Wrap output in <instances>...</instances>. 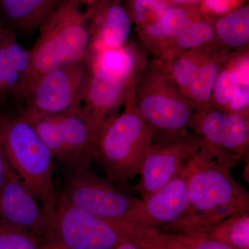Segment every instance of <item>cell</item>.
Returning <instances> with one entry per match:
<instances>
[{
  "mask_svg": "<svg viewBox=\"0 0 249 249\" xmlns=\"http://www.w3.org/2000/svg\"><path fill=\"white\" fill-rule=\"evenodd\" d=\"M235 165L206 144L186 160L188 209L173 230L201 232L232 214L249 211L248 191L232 175Z\"/></svg>",
  "mask_w": 249,
  "mask_h": 249,
  "instance_id": "6da1fadb",
  "label": "cell"
},
{
  "mask_svg": "<svg viewBox=\"0 0 249 249\" xmlns=\"http://www.w3.org/2000/svg\"><path fill=\"white\" fill-rule=\"evenodd\" d=\"M99 0H60L39 28L31 51L30 73L22 100L37 78L67 64L86 60Z\"/></svg>",
  "mask_w": 249,
  "mask_h": 249,
  "instance_id": "7a4b0ae2",
  "label": "cell"
},
{
  "mask_svg": "<svg viewBox=\"0 0 249 249\" xmlns=\"http://www.w3.org/2000/svg\"><path fill=\"white\" fill-rule=\"evenodd\" d=\"M0 138L8 161L54 225L58 196L53 156L22 114L0 110Z\"/></svg>",
  "mask_w": 249,
  "mask_h": 249,
  "instance_id": "3957f363",
  "label": "cell"
},
{
  "mask_svg": "<svg viewBox=\"0 0 249 249\" xmlns=\"http://www.w3.org/2000/svg\"><path fill=\"white\" fill-rule=\"evenodd\" d=\"M124 111L105 123L98 132L94 160L110 182L124 183L139 175L152 145L151 130L136 106L132 94Z\"/></svg>",
  "mask_w": 249,
  "mask_h": 249,
  "instance_id": "277c9868",
  "label": "cell"
},
{
  "mask_svg": "<svg viewBox=\"0 0 249 249\" xmlns=\"http://www.w3.org/2000/svg\"><path fill=\"white\" fill-rule=\"evenodd\" d=\"M60 196L77 209L114 224L146 225L142 199L118 189L89 170L71 172Z\"/></svg>",
  "mask_w": 249,
  "mask_h": 249,
  "instance_id": "5b68a950",
  "label": "cell"
},
{
  "mask_svg": "<svg viewBox=\"0 0 249 249\" xmlns=\"http://www.w3.org/2000/svg\"><path fill=\"white\" fill-rule=\"evenodd\" d=\"M54 227L58 228L62 242L69 249H111L157 230L146 225L127 227L105 220L77 209L61 196L58 197Z\"/></svg>",
  "mask_w": 249,
  "mask_h": 249,
  "instance_id": "8992f818",
  "label": "cell"
},
{
  "mask_svg": "<svg viewBox=\"0 0 249 249\" xmlns=\"http://www.w3.org/2000/svg\"><path fill=\"white\" fill-rule=\"evenodd\" d=\"M89 70L86 60L62 65L36 80L23 111L45 116L65 114L82 106Z\"/></svg>",
  "mask_w": 249,
  "mask_h": 249,
  "instance_id": "52a82bcc",
  "label": "cell"
},
{
  "mask_svg": "<svg viewBox=\"0 0 249 249\" xmlns=\"http://www.w3.org/2000/svg\"><path fill=\"white\" fill-rule=\"evenodd\" d=\"M191 127L208 146L235 164L248 155V111L227 112L209 106L196 111Z\"/></svg>",
  "mask_w": 249,
  "mask_h": 249,
  "instance_id": "ba28073f",
  "label": "cell"
},
{
  "mask_svg": "<svg viewBox=\"0 0 249 249\" xmlns=\"http://www.w3.org/2000/svg\"><path fill=\"white\" fill-rule=\"evenodd\" d=\"M204 145L197 136L188 134L152 145L139 174L137 189L142 200L173 179L186 160Z\"/></svg>",
  "mask_w": 249,
  "mask_h": 249,
  "instance_id": "9c48e42d",
  "label": "cell"
},
{
  "mask_svg": "<svg viewBox=\"0 0 249 249\" xmlns=\"http://www.w3.org/2000/svg\"><path fill=\"white\" fill-rule=\"evenodd\" d=\"M135 103L152 135L156 132L163 136L161 142L188 134L196 111L189 100L160 89L147 90Z\"/></svg>",
  "mask_w": 249,
  "mask_h": 249,
  "instance_id": "30bf717a",
  "label": "cell"
},
{
  "mask_svg": "<svg viewBox=\"0 0 249 249\" xmlns=\"http://www.w3.org/2000/svg\"><path fill=\"white\" fill-rule=\"evenodd\" d=\"M0 222L37 232L47 231L54 227L39 201L9 161L6 178L0 188Z\"/></svg>",
  "mask_w": 249,
  "mask_h": 249,
  "instance_id": "8fae6325",
  "label": "cell"
},
{
  "mask_svg": "<svg viewBox=\"0 0 249 249\" xmlns=\"http://www.w3.org/2000/svg\"><path fill=\"white\" fill-rule=\"evenodd\" d=\"M132 78L118 76L91 66L82 104L98 129L127 101Z\"/></svg>",
  "mask_w": 249,
  "mask_h": 249,
  "instance_id": "7c38bea8",
  "label": "cell"
},
{
  "mask_svg": "<svg viewBox=\"0 0 249 249\" xmlns=\"http://www.w3.org/2000/svg\"><path fill=\"white\" fill-rule=\"evenodd\" d=\"M31 67L30 52L18 43L12 28L0 21V103L22 101Z\"/></svg>",
  "mask_w": 249,
  "mask_h": 249,
  "instance_id": "4fadbf2b",
  "label": "cell"
},
{
  "mask_svg": "<svg viewBox=\"0 0 249 249\" xmlns=\"http://www.w3.org/2000/svg\"><path fill=\"white\" fill-rule=\"evenodd\" d=\"M71 172L89 170L99 129L83 106L58 115Z\"/></svg>",
  "mask_w": 249,
  "mask_h": 249,
  "instance_id": "5bb4252c",
  "label": "cell"
},
{
  "mask_svg": "<svg viewBox=\"0 0 249 249\" xmlns=\"http://www.w3.org/2000/svg\"><path fill=\"white\" fill-rule=\"evenodd\" d=\"M184 165L169 183L142 200L143 222L147 226L160 231L173 229L186 214L188 186Z\"/></svg>",
  "mask_w": 249,
  "mask_h": 249,
  "instance_id": "9a60e30c",
  "label": "cell"
},
{
  "mask_svg": "<svg viewBox=\"0 0 249 249\" xmlns=\"http://www.w3.org/2000/svg\"><path fill=\"white\" fill-rule=\"evenodd\" d=\"M132 24L127 11L118 3L98 6L93 19L90 49H119L127 43Z\"/></svg>",
  "mask_w": 249,
  "mask_h": 249,
  "instance_id": "2e32d148",
  "label": "cell"
},
{
  "mask_svg": "<svg viewBox=\"0 0 249 249\" xmlns=\"http://www.w3.org/2000/svg\"><path fill=\"white\" fill-rule=\"evenodd\" d=\"M60 0H0V11L12 27L23 33L39 29Z\"/></svg>",
  "mask_w": 249,
  "mask_h": 249,
  "instance_id": "e0dca14e",
  "label": "cell"
},
{
  "mask_svg": "<svg viewBox=\"0 0 249 249\" xmlns=\"http://www.w3.org/2000/svg\"><path fill=\"white\" fill-rule=\"evenodd\" d=\"M236 249H249V213H238L201 232Z\"/></svg>",
  "mask_w": 249,
  "mask_h": 249,
  "instance_id": "ac0fdd59",
  "label": "cell"
},
{
  "mask_svg": "<svg viewBox=\"0 0 249 249\" xmlns=\"http://www.w3.org/2000/svg\"><path fill=\"white\" fill-rule=\"evenodd\" d=\"M22 113L32 124L42 142L52 152L53 158L66 165V148L58 116L41 115L25 111H22Z\"/></svg>",
  "mask_w": 249,
  "mask_h": 249,
  "instance_id": "d6986e66",
  "label": "cell"
},
{
  "mask_svg": "<svg viewBox=\"0 0 249 249\" xmlns=\"http://www.w3.org/2000/svg\"><path fill=\"white\" fill-rule=\"evenodd\" d=\"M215 34L225 45L237 48L249 40V6L237 8L224 15L216 23Z\"/></svg>",
  "mask_w": 249,
  "mask_h": 249,
  "instance_id": "ffe728a7",
  "label": "cell"
},
{
  "mask_svg": "<svg viewBox=\"0 0 249 249\" xmlns=\"http://www.w3.org/2000/svg\"><path fill=\"white\" fill-rule=\"evenodd\" d=\"M93 51L91 66L118 76L133 78L136 71L135 55L124 47L119 49H90Z\"/></svg>",
  "mask_w": 249,
  "mask_h": 249,
  "instance_id": "44dd1931",
  "label": "cell"
},
{
  "mask_svg": "<svg viewBox=\"0 0 249 249\" xmlns=\"http://www.w3.org/2000/svg\"><path fill=\"white\" fill-rule=\"evenodd\" d=\"M219 65L214 61L201 63L187 92L196 111L209 107L214 87L219 76Z\"/></svg>",
  "mask_w": 249,
  "mask_h": 249,
  "instance_id": "7402d4cb",
  "label": "cell"
},
{
  "mask_svg": "<svg viewBox=\"0 0 249 249\" xmlns=\"http://www.w3.org/2000/svg\"><path fill=\"white\" fill-rule=\"evenodd\" d=\"M215 34L214 27L210 23L193 21L175 40L180 48L193 49L211 42Z\"/></svg>",
  "mask_w": 249,
  "mask_h": 249,
  "instance_id": "603a6c76",
  "label": "cell"
},
{
  "mask_svg": "<svg viewBox=\"0 0 249 249\" xmlns=\"http://www.w3.org/2000/svg\"><path fill=\"white\" fill-rule=\"evenodd\" d=\"M240 84L235 68H227L219 72L212 97L215 103L214 109L227 111L232 95Z\"/></svg>",
  "mask_w": 249,
  "mask_h": 249,
  "instance_id": "cb8c5ba5",
  "label": "cell"
},
{
  "mask_svg": "<svg viewBox=\"0 0 249 249\" xmlns=\"http://www.w3.org/2000/svg\"><path fill=\"white\" fill-rule=\"evenodd\" d=\"M173 240L171 234L163 231L137 236L111 249H164Z\"/></svg>",
  "mask_w": 249,
  "mask_h": 249,
  "instance_id": "d4e9b609",
  "label": "cell"
},
{
  "mask_svg": "<svg viewBox=\"0 0 249 249\" xmlns=\"http://www.w3.org/2000/svg\"><path fill=\"white\" fill-rule=\"evenodd\" d=\"M170 234L186 249H236L203 232H178V233Z\"/></svg>",
  "mask_w": 249,
  "mask_h": 249,
  "instance_id": "484cf974",
  "label": "cell"
},
{
  "mask_svg": "<svg viewBox=\"0 0 249 249\" xmlns=\"http://www.w3.org/2000/svg\"><path fill=\"white\" fill-rule=\"evenodd\" d=\"M160 24L166 37L176 39L193 21L185 10L169 8L160 18Z\"/></svg>",
  "mask_w": 249,
  "mask_h": 249,
  "instance_id": "4316f807",
  "label": "cell"
},
{
  "mask_svg": "<svg viewBox=\"0 0 249 249\" xmlns=\"http://www.w3.org/2000/svg\"><path fill=\"white\" fill-rule=\"evenodd\" d=\"M0 249H38L35 240L20 229L0 222Z\"/></svg>",
  "mask_w": 249,
  "mask_h": 249,
  "instance_id": "83f0119b",
  "label": "cell"
},
{
  "mask_svg": "<svg viewBox=\"0 0 249 249\" xmlns=\"http://www.w3.org/2000/svg\"><path fill=\"white\" fill-rule=\"evenodd\" d=\"M201 63L191 56L178 59L173 66V75L180 88L188 91Z\"/></svg>",
  "mask_w": 249,
  "mask_h": 249,
  "instance_id": "f1b7e54d",
  "label": "cell"
},
{
  "mask_svg": "<svg viewBox=\"0 0 249 249\" xmlns=\"http://www.w3.org/2000/svg\"><path fill=\"white\" fill-rule=\"evenodd\" d=\"M133 7L134 17L139 22H145L149 13L161 17L170 8L163 0H134Z\"/></svg>",
  "mask_w": 249,
  "mask_h": 249,
  "instance_id": "f546056e",
  "label": "cell"
},
{
  "mask_svg": "<svg viewBox=\"0 0 249 249\" xmlns=\"http://www.w3.org/2000/svg\"><path fill=\"white\" fill-rule=\"evenodd\" d=\"M249 98V85L240 84L232 95L227 112L248 111Z\"/></svg>",
  "mask_w": 249,
  "mask_h": 249,
  "instance_id": "4dcf8cb0",
  "label": "cell"
},
{
  "mask_svg": "<svg viewBox=\"0 0 249 249\" xmlns=\"http://www.w3.org/2000/svg\"><path fill=\"white\" fill-rule=\"evenodd\" d=\"M240 1V0H204L208 11L219 16H224L233 11L238 6Z\"/></svg>",
  "mask_w": 249,
  "mask_h": 249,
  "instance_id": "1f68e13d",
  "label": "cell"
},
{
  "mask_svg": "<svg viewBox=\"0 0 249 249\" xmlns=\"http://www.w3.org/2000/svg\"><path fill=\"white\" fill-rule=\"evenodd\" d=\"M160 18H157L155 21L150 23L147 26V33L152 38L163 40L166 38V36L163 32V28L160 24Z\"/></svg>",
  "mask_w": 249,
  "mask_h": 249,
  "instance_id": "d6a6232c",
  "label": "cell"
},
{
  "mask_svg": "<svg viewBox=\"0 0 249 249\" xmlns=\"http://www.w3.org/2000/svg\"><path fill=\"white\" fill-rule=\"evenodd\" d=\"M8 160L3 147L2 142L0 138V188L2 186L6 177Z\"/></svg>",
  "mask_w": 249,
  "mask_h": 249,
  "instance_id": "836d02e7",
  "label": "cell"
},
{
  "mask_svg": "<svg viewBox=\"0 0 249 249\" xmlns=\"http://www.w3.org/2000/svg\"><path fill=\"white\" fill-rule=\"evenodd\" d=\"M172 236V235H171ZM164 249H186V247L181 245L179 242L175 240L173 237V240L170 242L169 245L167 246Z\"/></svg>",
  "mask_w": 249,
  "mask_h": 249,
  "instance_id": "e575fe53",
  "label": "cell"
},
{
  "mask_svg": "<svg viewBox=\"0 0 249 249\" xmlns=\"http://www.w3.org/2000/svg\"><path fill=\"white\" fill-rule=\"evenodd\" d=\"M173 3L178 4H188V3L196 2V0H171Z\"/></svg>",
  "mask_w": 249,
  "mask_h": 249,
  "instance_id": "d590c367",
  "label": "cell"
}]
</instances>
